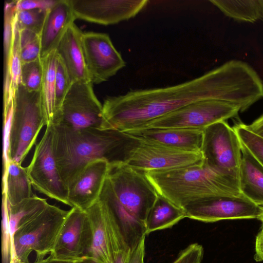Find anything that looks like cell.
Listing matches in <instances>:
<instances>
[{"mask_svg":"<svg viewBox=\"0 0 263 263\" xmlns=\"http://www.w3.org/2000/svg\"><path fill=\"white\" fill-rule=\"evenodd\" d=\"M257 92L252 67L231 60L192 80L172 86L134 90L107 98L103 104L105 129H139L149 122L190 103L216 100L239 106L253 105Z\"/></svg>","mask_w":263,"mask_h":263,"instance_id":"cell-1","label":"cell"},{"mask_svg":"<svg viewBox=\"0 0 263 263\" xmlns=\"http://www.w3.org/2000/svg\"><path fill=\"white\" fill-rule=\"evenodd\" d=\"M52 127V146L57 166L67 187L89 162L100 159L109 163L124 161L132 138L112 129L89 128L73 130Z\"/></svg>","mask_w":263,"mask_h":263,"instance_id":"cell-2","label":"cell"},{"mask_svg":"<svg viewBox=\"0 0 263 263\" xmlns=\"http://www.w3.org/2000/svg\"><path fill=\"white\" fill-rule=\"evenodd\" d=\"M157 193L179 208L220 195H242L238 177L221 174L204 159L198 163L172 169L145 172Z\"/></svg>","mask_w":263,"mask_h":263,"instance_id":"cell-3","label":"cell"},{"mask_svg":"<svg viewBox=\"0 0 263 263\" xmlns=\"http://www.w3.org/2000/svg\"><path fill=\"white\" fill-rule=\"evenodd\" d=\"M104 197L115 210L145 224L158 193L146 176L124 161L109 164Z\"/></svg>","mask_w":263,"mask_h":263,"instance_id":"cell-4","label":"cell"},{"mask_svg":"<svg viewBox=\"0 0 263 263\" xmlns=\"http://www.w3.org/2000/svg\"><path fill=\"white\" fill-rule=\"evenodd\" d=\"M70 210L48 204L36 213L23 219L14 235L11 263H30L32 252L35 260L52 253Z\"/></svg>","mask_w":263,"mask_h":263,"instance_id":"cell-5","label":"cell"},{"mask_svg":"<svg viewBox=\"0 0 263 263\" xmlns=\"http://www.w3.org/2000/svg\"><path fill=\"white\" fill-rule=\"evenodd\" d=\"M47 124L41 90L30 91L20 84L14 99L9 140L10 162L22 164L40 130Z\"/></svg>","mask_w":263,"mask_h":263,"instance_id":"cell-6","label":"cell"},{"mask_svg":"<svg viewBox=\"0 0 263 263\" xmlns=\"http://www.w3.org/2000/svg\"><path fill=\"white\" fill-rule=\"evenodd\" d=\"M50 124L73 130H105L103 105L94 93L92 83L83 81L72 83Z\"/></svg>","mask_w":263,"mask_h":263,"instance_id":"cell-7","label":"cell"},{"mask_svg":"<svg viewBox=\"0 0 263 263\" xmlns=\"http://www.w3.org/2000/svg\"><path fill=\"white\" fill-rule=\"evenodd\" d=\"M240 111L239 106L228 102L216 100L199 101L158 118L141 129L188 128L203 130L214 123L235 117Z\"/></svg>","mask_w":263,"mask_h":263,"instance_id":"cell-8","label":"cell"},{"mask_svg":"<svg viewBox=\"0 0 263 263\" xmlns=\"http://www.w3.org/2000/svg\"><path fill=\"white\" fill-rule=\"evenodd\" d=\"M201 152L209 167L221 174L238 177L241 141L234 128L225 121L203 130Z\"/></svg>","mask_w":263,"mask_h":263,"instance_id":"cell-9","label":"cell"},{"mask_svg":"<svg viewBox=\"0 0 263 263\" xmlns=\"http://www.w3.org/2000/svg\"><path fill=\"white\" fill-rule=\"evenodd\" d=\"M130 137L124 162L144 172L184 167L203 160L201 152L184 151Z\"/></svg>","mask_w":263,"mask_h":263,"instance_id":"cell-10","label":"cell"},{"mask_svg":"<svg viewBox=\"0 0 263 263\" xmlns=\"http://www.w3.org/2000/svg\"><path fill=\"white\" fill-rule=\"evenodd\" d=\"M27 169L35 190L68 205L67 187L60 174L53 151L51 124L46 126L41 140L36 145Z\"/></svg>","mask_w":263,"mask_h":263,"instance_id":"cell-11","label":"cell"},{"mask_svg":"<svg viewBox=\"0 0 263 263\" xmlns=\"http://www.w3.org/2000/svg\"><path fill=\"white\" fill-rule=\"evenodd\" d=\"M186 217L204 222L221 220L257 218L263 208L242 194L220 195L192 202L184 208Z\"/></svg>","mask_w":263,"mask_h":263,"instance_id":"cell-12","label":"cell"},{"mask_svg":"<svg viewBox=\"0 0 263 263\" xmlns=\"http://www.w3.org/2000/svg\"><path fill=\"white\" fill-rule=\"evenodd\" d=\"M81 42L91 83L99 84L106 81L125 66V61L107 34L82 33Z\"/></svg>","mask_w":263,"mask_h":263,"instance_id":"cell-13","label":"cell"},{"mask_svg":"<svg viewBox=\"0 0 263 263\" xmlns=\"http://www.w3.org/2000/svg\"><path fill=\"white\" fill-rule=\"evenodd\" d=\"M76 19L103 25L135 17L148 0H69Z\"/></svg>","mask_w":263,"mask_h":263,"instance_id":"cell-14","label":"cell"},{"mask_svg":"<svg viewBox=\"0 0 263 263\" xmlns=\"http://www.w3.org/2000/svg\"><path fill=\"white\" fill-rule=\"evenodd\" d=\"M109 166L108 161L103 159L85 165L67 186L68 205L86 211L95 203L107 178Z\"/></svg>","mask_w":263,"mask_h":263,"instance_id":"cell-15","label":"cell"},{"mask_svg":"<svg viewBox=\"0 0 263 263\" xmlns=\"http://www.w3.org/2000/svg\"><path fill=\"white\" fill-rule=\"evenodd\" d=\"M91 241V229L86 212L72 208L51 254L65 258L83 257Z\"/></svg>","mask_w":263,"mask_h":263,"instance_id":"cell-16","label":"cell"},{"mask_svg":"<svg viewBox=\"0 0 263 263\" xmlns=\"http://www.w3.org/2000/svg\"><path fill=\"white\" fill-rule=\"evenodd\" d=\"M133 137L187 152H201L203 130L188 128L140 129L124 133Z\"/></svg>","mask_w":263,"mask_h":263,"instance_id":"cell-17","label":"cell"},{"mask_svg":"<svg viewBox=\"0 0 263 263\" xmlns=\"http://www.w3.org/2000/svg\"><path fill=\"white\" fill-rule=\"evenodd\" d=\"M76 20L69 0H57L47 10L40 34L41 59L56 49L66 31Z\"/></svg>","mask_w":263,"mask_h":263,"instance_id":"cell-18","label":"cell"},{"mask_svg":"<svg viewBox=\"0 0 263 263\" xmlns=\"http://www.w3.org/2000/svg\"><path fill=\"white\" fill-rule=\"evenodd\" d=\"M82 33L74 23L72 24L66 31L55 49L72 83L90 82L82 50Z\"/></svg>","mask_w":263,"mask_h":263,"instance_id":"cell-19","label":"cell"},{"mask_svg":"<svg viewBox=\"0 0 263 263\" xmlns=\"http://www.w3.org/2000/svg\"><path fill=\"white\" fill-rule=\"evenodd\" d=\"M85 211L91 232V244L85 256L95 263H114L103 202L99 199Z\"/></svg>","mask_w":263,"mask_h":263,"instance_id":"cell-20","label":"cell"},{"mask_svg":"<svg viewBox=\"0 0 263 263\" xmlns=\"http://www.w3.org/2000/svg\"><path fill=\"white\" fill-rule=\"evenodd\" d=\"M241 159L238 170L240 192L263 208V165L241 142Z\"/></svg>","mask_w":263,"mask_h":263,"instance_id":"cell-21","label":"cell"},{"mask_svg":"<svg viewBox=\"0 0 263 263\" xmlns=\"http://www.w3.org/2000/svg\"><path fill=\"white\" fill-rule=\"evenodd\" d=\"M32 183L27 167L10 161L3 169L2 195L10 204H15L33 196Z\"/></svg>","mask_w":263,"mask_h":263,"instance_id":"cell-22","label":"cell"},{"mask_svg":"<svg viewBox=\"0 0 263 263\" xmlns=\"http://www.w3.org/2000/svg\"><path fill=\"white\" fill-rule=\"evenodd\" d=\"M186 217L183 209L178 207L158 194L145 221L146 235L158 230L170 228Z\"/></svg>","mask_w":263,"mask_h":263,"instance_id":"cell-23","label":"cell"},{"mask_svg":"<svg viewBox=\"0 0 263 263\" xmlns=\"http://www.w3.org/2000/svg\"><path fill=\"white\" fill-rule=\"evenodd\" d=\"M43 75L41 95L47 125L52 121L55 112V81L58 55L54 50L42 58Z\"/></svg>","mask_w":263,"mask_h":263,"instance_id":"cell-24","label":"cell"},{"mask_svg":"<svg viewBox=\"0 0 263 263\" xmlns=\"http://www.w3.org/2000/svg\"><path fill=\"white\" fill-rule=\"evenodd\" d=\"M225 15L237 21L254 23L261 18L259 0H210Z\"/></svg>","mask_w":263,"mask_h":263,"instance_id":"cell-25","label":"cell"},{"mask_svg":"<svg viewBox=\"0 0 263 263\" xmlns=\"http://www.w3.org/2000/svg\"><path fill=\"white\" fill-rule=\"evenodd\" d=\"M7 202L9 230L11 240L12 253L13 237L20 221L23 219L30 216L42 210L48 203L46 199L40 197L35 195L15 204H10L7 200Z\"/></svg>","mask_w":263,"mask_h":263,"instance_id":"cell-26","label":"cell"},{"mask_svg":"<svg viewBox=\"0 0 263 263\" xmlns=\"http://www.w3.org/2000/svg\"><path fill=\"white\" fill-rule=\"evenodd\" d=\"M43 75V67L41 58L22 64L21 84L30 91H39Z\"/></svg>","mask_w":263,"mask_h":263,"instance_id":"cell-27","label":"cell"},{"mask_svg":"<svg viewBox=\"0 0 263 263\" xmlns=\"http://www.w3.org/2000/svg\"><path fill=\"white\" fill-rule=\"evenodd\" d=\"M47 12L43 9L16 11L15 22L19 30H29L40 35Z\"/></svg>","mask_w":263,"mask_h":263,"instance_id":"cell-28","label":"cell"},{"mask_svg":"<svg viewBox=\"0 0 263 263\" xmlns=\"http://www.w3.org/2000/svg\"><path fill=\"white\" fill-rule=\"evenodd\" d=\"M20 44L22 64L41 58L40 35L29 30H20Z\"/></svg>","mask_w":263,"mask_h":263,"instance_id":"cell-29","label":"cell"},{"mask_svg":"<svg viewBox=\"0 0 263 263\" xmlns=\"http://www.w3.org/2000/svg\"><path fill=\"white\" fill-rule=\"evenodd\" d=\"M16 1H7L4 8V47L5 68L8 65L12 46Z\"/></svg>","mask_w":263,"mask_h":263,"instance_id":"cell-30","label":"cell"},{"mask_svg":"<svg viewBox=\"0 0 263 263\" xmlns=\"http://www.w3.org/2000/svg\"><path fill=\"white\" fill-rule=\"evenodd\" d=\"M241 142L263 165V138L249 130L243 123L234 127Z\"/></svg>","mask_w":263,"mask_h":263,"instance_id":"cell-31","label":"cell"},{"mask_svg":"<svg viewBox=\"0 0 263 263\" xmlns=\"http://www.w3.org/2000/svg\"><path fill=\"white\" fill-rule=\"evenodd\" d=\"M72 84V82L67 70L63 61L58 56L55 81L54 114L61 107Z\"/></svg>","mask_w":263,"mask_h":263,"instance_id":"cell-32","label":"cell"},{"mask_svg":"<svg viewBox=\"0 0 263 263\" xmlns=\"http://www.w3.org/2000/svg\"><path fill=\"white\" fill-rule=\"evenodd\" d=\"M14 96L12 93L8 97L3 99V169L7 166L10 162L9 159V140L11 124L14 110Z\"/></svg>","mask_w":263,"mask_h":263,"instance_id":"cell-33","label":"cell"},{"mask_svg":"<svg viewBox=\"0 0 263 263\" xmlns=\"http://www.w3.org/2000/svg\"><path fill=\"white\" fill-rule=\"evenodd\" d=\"M2 263H11V240L9 230L7 202L4 196H2Z\"/></svg>","mask_w":263,"mask_h":263,"instance_id":"cell-34","label":"cell"},{"mask_svg":"<svg viewBox=\"0 0 263 263\" xmlns=\"http://www.w3.org/2000/svg\"><path fill=\"white\" fill-rule=\"evenodd\" d=\"M203 255L202 246L197 243H192L181 251L172 263H200Z\"/></svg>","mask_w":263,"mask_h":263,"instance_id":"cell-35","label":"cell"},{"mask_svg":"<svg viewBox=\"0 0 263 263\" xmlns=\"http://www.w3.org/2000/svg\"><path fill=\"white\" fill-rule=\"evenodd\" d=\"M57 2V0H17L16 3L17 11L43 9L48 10Z\"/></svg>","mask_w":263,"mask_h":263,"instance_id":"cell-36","label":"cell"},{"mask_svg":"<svg viewBox=\"0 0 263 263\" xmlns=\"http://www.w3.org/2000/svg\"><path fill=\"white\" fill-rule=\"evenodd\" d=\"M145 239V237L132 250L127 263H144Z\"/></svg>","mask_w":263,"mask_h":263,"instance_id":"cell-37","label":"cell"},{"mask_svg":"<svg viewBox=\"0 0 263 263\" xmlns=\"http://www.w3.org/2000/svg\"><path fill=\"white\" fill-rule=\"evenodd\" d=\"M86 258V256L78 258H65L50 254L43 259L35 260L33 263H78Z\"/></svg>","mask_w":263,"mask_h":263,"instance_id":"cell-38","label":"cell"},{"mask_svg":"<svg viewBox=\"0 0 263 263\" xmlns=\"http://www.w3.org/2000/svg\"><path fill=\"white\" fill-rule=\"evenodd\" d=\"M254 258L257 261L263 262V231L261 230L256 238Z\"/></svg>","mask_w":263,"mask_h":263,"instance_id":"cell-39","label":"cell"},{"mask_svg":"<svg viewBox=\"0 0 263 263\" xmlns=\"http://www.w3.org/2000/svg\"><path fill=\"white\" fill-rule=\"evenodd\" d=\"M251 132L263 138V114L250 125H246Z\"/></svg>","mask_w":263,"mask_h":263,"instance_id":"cell-40","label":"cell"},{"mask_svg":"<svg viewBox=\"0 0 263 263\" xmlns=\"http://www.w3.org/2000/svg\"><path fill=\"white\" fill-rule=\"evenodd\" d=\"M131 252L132 250L130 249L128 251L120 255L114 260V263H127Z\"/></svg>","mask_w":263,"mask_h":263,"instance_id":"cell-41","label":"cell"},{"mask_svg":"<svg viewBox=\"0 0 263 263\" xmlns=\"http://www.w3.org/2000/svg\"><path fill=\"white\" fill-rule=\"evenodd\" d=\"M78 263H95V262H94L93 261H92V260L89 259L88 258H87L86 257L85 259L81 261L80 262H79Z\"/></svg>","mask_w":263,"mask_h":263,"instance_id":"cell-42","label":"cell"},{"mask_svg":"<svg viewBox=\"0 0 263 263\" xmlns=\"http://www.w3.org/2000/svg\"><path fill=\"white\" fill-rule=\"evenodd\" d=\"M258 219H259L262 223V227H261V231H263V212L261 213V214L259 216L258 218Z\"/></svg>","mask_w":263,"mask_h":263,"instance_id":"cell-43","label":"cell"},{"mask_svg":"<svg viewBox=\"0 0 263 263\" xmlns=\"http://www.w3.org/2000/svg\"><path fill=\"white\" fill-rule=\"evenodd\" d=\"M260 5H261V15L262 17L261 18L263 19V0H259Z\"/></svg>","mask_w":263,"mask_h":263,"instance_id":"cell-44","label":"cell"}]
</instances>
